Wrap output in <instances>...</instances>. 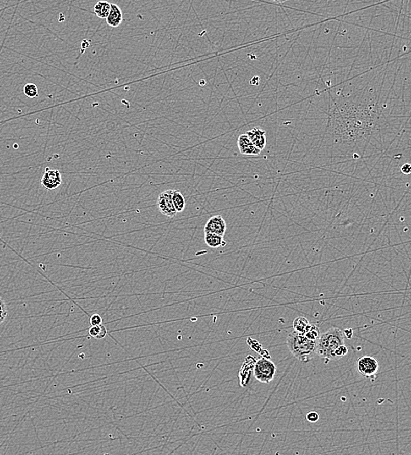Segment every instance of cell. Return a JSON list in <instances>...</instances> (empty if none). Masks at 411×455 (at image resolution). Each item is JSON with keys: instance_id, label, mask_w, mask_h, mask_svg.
<instances>
[{"instance_id": "obj_1", "label": "cell", "mask_w": 411, "mask_h": 455, "mask_svg": "<svg viewBox=\"0 0 411 455\" xmlns=\"http://www.w3.org/2000/svg\"><path fill=\"white\" fill-rule=\"evenodd\" d=\"M376 111L370 105L346 104L331 112L330 129L335 142L355 144L370 136Z\"/></svg>"}, {"instance_id": "obj_2", "label": "cell", "mask_w": 411, "mask_h": 455, "mask_svg": "<svg viewBox=\"0 0 411 455\" xmlns=\"http://www.w3.org/2000/svg\"><path fill=\"white\" fill-rule=\"evenodd\" d=\"M317 342L295 330L289 334L286 340L289 350L298 360L304 363L310 362L316 355Z\"/></svg>"}, {"instance_id": "obj_3", "label": "cell", "mask_w": 411, "mask_h": 455, "mask_svg": "<svg viewBox=\"0 0 411 455\" xmlns=\"http://www.w3.org/2000/svg\"><path fill=\"white\" fill-rule=\"evenodd\" d=\"M343 344H345L343 331L338 327H331L320 335L317 342L316 355L327 362L335 360V351Z\"/></svg>"}, {"instance_id": "obj_4", "label": "cell", "mask_w": 411, "mask_h": 455, "mask_svg": "<svg viewBox=\"0 0 411 455\" xmlns=\"http://www.w3.org/2000/svg\"><path fill=\"white\" fill-rule=\"evenodd\" d=\"M276 374V364L266 357L258 359L254 366V375L258 381L269 384L273 380Z\"/></svg>"}, {"instance_id": "obj_5", "label": "cell", "mask_w": 411, "mask_h": 455, "mask_svg": "<svg viewBox=\"0 0 411 455\" xmlns=\"http://www.w3.org/2000/svg\"><path fill=\"white\" fill-rule=\"evenodd\" d=\"M356 369L363 377L375 378L380 370V364L374 357L363 356L356 362Z\"/></svg>"}, {"instance_id": "obj_6", "label": "cell", "mask_w": 411, "mask_h": 455, "mask_svg": "<svg viewBox=\"0 0 411 455\" xmlns=\"http://www.w3.org/2000/svg\"><path fill=\"white\" fill-rule=\"evenodd\" d=\"M172 193L173 190L169 189V190L165 191L160 194V196L158 198L157 205L160 209V212L164 215H166L167 217H174L178 211L175 209L174 203L172 200Z\"/></svg>"}, {"instance_id": "obj_7", "label": "cell", "mask_w": 411, "mask_h": 455, "mask_svg": "<svg viewBox=\"0 0 411 455\" xmlns=\"http://www.w3.org/2000/svg\"><path fill=\"white\" fill-rule=\"evenodd\" d=\"M62 178L58 170L46 168V172L41 178V184L47 190H56L62 185Z\"/></svg>"}, {"instance_id": "obj_8", "label": "cell", "mask_w": 411, "mask_h": 455, "mask_svg": "<svg viewBox=\"0 0 411 455\" xmlns=\"http://www.w3.org/2000/svg\"><path fill=\"white\" fill-rule=\"evenodd\" d=\"M227 224L221 215H215L209 219L205 226V232H212L215 234L224 236Z\"/></svg>"}, {"instance_id": "obj_9", "label": "cell", "mask_w": 411, "mask_h": 455, "mask_svg": "<svg viewBox=\"0 0 411 455\" xmlns=\"http://www.w3.org/2000/svg\"><path fill=\"white\" fill-rule=\"evenodd\" d=\"M237 145L239 148L240 153L244 155L252 156V155H258L261 153L258 148L255 147L246 133L239 136L237 140Z\"/></svg>"}, {"instance_id": "obj_10", "label": "cell", "mask_w": 411, "mask_h": 455, "mask_svg": "<svg viewBox=\"0 0 411 455\" xmlns=\"http://www.w3.org/2000/svg\"><path fill=\"white\" fill-rule=\"evenodd\" d=\"M246 134L248 135L249 139L254 144L255 147L258 148L260 151H263L266 146V133L264 130L260 128H254L247 132Z\"/></svg>"}, {"instance_id": "obj_11", "label": "cell", "mask_w": 411, "mask_h": 455, "mask_svg": "<svg viewBox=\"0 0 411 455\" xmlns=\"http://www.w3.org/2000/svg\"><path fill=\"white\" fill-rule=\"evenodd\" d=\"M123 12L117 5L111 4V12L106 18V22L108 25L111 28H117L123 22Z\"/></svg>"}, {"instance_id": "obj_12", "label": "cell", "mask_w": 411, "mask_h": 455, "mask_svg": "<svg viewBox=\"0 0 411 455\" xmlns=\"http://www.w3.org/2000/svg\"><path fill=\"white\" fill-rule=\"evenodd\" d=\"M205 242L208 246L213 249H217L220 247H224L226 242L222 236L215 234L212 232H205Z\"/></svg>"}, {"instance_id": "obj_13", "label": "cell", "mask_w": 411, "mask_h": 455, "mask_svg": "<svg viewBox=\"0 0 411 455\" xmlns=\"http://www.w3.org/2000/svg\"><path fill=\"white\" fill-rule=\"evenodd\" d=\"M111 4L105 0H100L94 7L95 15L100 19H106L111 12Z\"/></svg>"}, {"instance_id": "obj_14", "label": "cell", "mask_w": 411, "mask_h": 455, "mask_svg": "<svg viewBox=\"0 0 411 455\" xmlns=\"http://www.w3.org/2000/svg\"><path fill=\"white\" fill-rule=\"evenodd\" d=\"M309 325H310L309 320H307L305 317L300 316L297 317V318L293 320L292 326H293V329H294L296 332L304 334V331L306 330V328Z\"/></svg>"}, {"instance_id": "obj_15", "label": "cell", "mask_w": 411, "mask_h": 455, "mask_svg": "<svg viewBox=\"0 0 411 455\" xmlns=\"http://www.w3.org/2000/svg\"><path fill=\"white\" fill-rule=\"evenodd\" d=\"M172 200L174 203L175 209L178 212H182L184 210L185 206H186V200H185L183 194L178 190H173L172 193Z\"/></svg>"}, {"instance_id": "obj_16", "label": "cell", "mask_w": 411, "mask_h": 455, "mask_svg": "<svg viewBox=\"0 0 411 455\" xmlns=\"http://www.w3.org/2000/svg\"><path fill=\"white\" fill-rule=\"evenodd\" d=\"M89 334L91 337L95 339L105 338L107 335V329L102 324L99 326H91L89 329Z\"/></svg>"}, {"instance_id": "obj_17", "label": "cell", "mask_w": 411, "mask_h": 455, "mask_svg": "<svg viewBox=\"0 0 411 455\" xmlns=\"http://www.w3.org/2000/svg\"><path fill=\"white\" fill-rule=\"evenodd\" d=\"M303 335L309 340L318 341L321 334H320V329L316 325L310 324Z\"/></svg>"}, {"instance_id": "obj_18", "label": "cell", "mask_w": 411, "mask_h": 455, "mask_svg": "<svg viewBox=\"0 0 411 455\" xmlns=\"http://www.w3.org/2000/svg\"><path fill=\"white\" fill-rule=\"evenodd\" d=\"M24 93L29 98H34L39 95V90L34 83H28L24 87Z\"/></svg>"}, {"instance_id": "obj_19", "label": "cell", "mask_w": 411, "mask_h": 455, "mask_svg": "<svg viewBox=\"0 0 411 455\" xmlns=\"http://www.w3.org/2000/svg\"><path fill=\"white\" fill-rule=\"evenodd\" d=\"M347 354H348V348L347 346H345V344L341 345L339 348H336V350L333 353L335 360L341 359L342 357H346Z\"/></svg>"}, {"instance_id": "obj_20", "label": "cell", "mask_w": 411, "mask_h": 455, "mask_svg": "<svg viewBox=\"0 0 411 455\" xmlns=\"http://www.w3.org/2000/svg\"><path fill=\"white\" fill-rule=\"evenodd\" d=\"M7 314H8V310H7L6 302L4 301L3 298L0 297V324H2L4 320H6Z\"/></svg>"}, {"instance_id": "obj_21", "label": "cell", "mask_w": 411, "mask_h": 455, "mask_svg": "<svg viewBox=\"0 0 411 455\" xmlns=\"http://www.w3.org/2000/svg\"><path fill=\"white\" fill-rule=\"evenodd\" d=\"M89 322H90L91 326H99V325L102 324V318H101L100 314H94L90 317Z\"/></svg>"}, {"instance_id": "obj_22", "label": "cell", "mask_w": 411, "mask_h": 455, "mask_svg": "<svg viewBox=\"0 0 411 455\" xmlns=\"http://www.w3.org/2000/svg\"><path fill=\"white\" fill-rule=\"evenodd\" d=\"M306 419L307 421L310 423H316L319 419V413L314 411H311L306 414Z\"/></svg>"}, {"instance_id": "obj_23", "label": "cell", "mask_w": 411, "mask_h": 455, "mask_svg": "<svg viewBox=\"0 0 411 455\" xmlns=\"http://www.w3.org/2000/svg\"><path fill=\"white\" fill-rule=\"evenodd\" d=\"M401 172L404 174H411V165L410 164L406 163L402 165L401 167Z\"/></svg>"}, {"instance_id": "obj_24", "label": "cell", "mask_w": 411, "mask_h": 455, "mask_svg": "<svg viewBox=\"0 0 411 455\" xmlns=\"http://www.w3.org/2000/svg\"><path fill=\"white\" fill-rule=\"evenodd\" d=\"M344 335L345 336H347V338L351 339L353 337V330L352 328L346 329V330H344Z\"/></svg>"}, {"instance_id": "obj_25", "label": "cell", "mask_w": 411, "mask_h": 455, "mask_svg": "<svg viewBox=\"0 0 411 455\" xmlns=\"http://www.w3.org/2000/svg\"><path fill=\"white\" fill-rule=\"evenodd\" d=\"M274 2H276V3H284V2H286L287 0H273Z\"/></svg>"}]
</instances>
